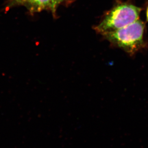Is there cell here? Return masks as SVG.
Masks as SVG:
<instances>
[{"label":"cell","mask_w":148,"mask_h":148,"mask_svg":"<svg viewBox=\"0 0 148 148\" xmlns=\"http://www.w3.org/2000/svg\"><path fill=\"white\" fill-rule=\"evenodd\" d=\"M144 23L138 19L122 29L101 35L114 45L134 54L144 46Z\"/></svg>","instance_id":"cell-1"},{"label":"cell","mask_w":148,"mask_h":148,"mask_svg":"<svg viewBox=\"0 0 148 148\" xmlns=\"http://www.w3.org/2000/svg\"><path fill=\"white\" fill-rule=\"evenodd\" d=\"M141 9L128 3H120L107 12L95 27L100 34L125 27L139 19Z\"/></svg>","instance_id":"cell-2"},{"label":"cell","mask_w":148,"mask_h":148,"mask_svg":"<svg viewBox=\"0 0 148 148\" xmlns=\"http://www.w3.org/2000/svg\"><path fill=\"white\" fill-rule=\"evenodd\" d=\"M25 0H9L7 3V7H11L15 6L21 5Z\"/></svg>","instance_id":"cell-3"},{"label":"cell","mask_w":148,"mask_h":148,"mask_svg":"<svg viewBox=\"0 0 148 148\" xmlns=\"http://www.w3.org/2000/svg\"><path fill=\"white\" fill-rule=\"evenodd\" d=\"M56 3L59 6L64 1V0H56Z\"/></svg>","instance_id":"cell-4"},{"label":"cell","mask_w":148,"mask_h":148,"mask_svg":"<svg viewBox=\"0 0 148 148\" xmlns=\"http://www.w3.org/2000/svg\"><path fill=\"white\" fill-rule=\"evenodd\" d=\"M146 17H147V19L148 21V6L147 7V11H146Z\"/></svg>","instance_id":"cell-5"}]
</instances>
